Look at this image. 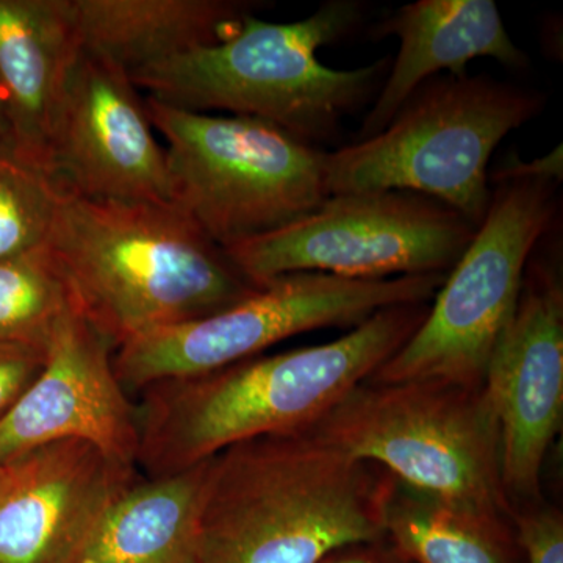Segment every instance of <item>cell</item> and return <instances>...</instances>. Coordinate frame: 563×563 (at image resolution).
Here are the masks:
<instances>
[{
	"mask_svg": "<svg viewBox=\"0 0 563 563\" xmlns=\"http://www.w3.org/2000/svg\"><path fill=\"white\" fill-rule=\"evenodd\" d=\"M429 303L387 307L333 342L147 385L136 406V466L168 476L232 444L310 428L401 350Z\"/></svg>",
	"mask_w": 563,
	"mask_h": 563,
	"instance_id": "6da1fadb",
	"label": "cell"
},
{
	"mask_svg": "<svg viewBox=\"0 0 563 563\" xmlns=\"http://www.w3.org/2000/svg\"><path fill=\"white\" fill-rule=\"evenodd\" d=\"M393 484L306 429L232 444L210 461L196 563H320L385 539Z\"/></svg>",
	"mask_w": 563,
	"mask_h": 563,
	"instance_id": "7a4b0ae2",
	"label": "cell"
},
{
	"mask_svg": "<svg viewBox=\"0 0 563 563\" xmlns=\"http://www.w3.org/2000/svg\"><path fill=\"white\" fill-rule=\"evenodd\" d=\"M47 244L74 306L113 352L262 287L173 202L63 195Z\"/></svg>",
	"mask_w": 563,
	"mask_h": 563,
	"instance_id": "3957f363",
	"label": "cell"
},
{
	"mask_svg": "<svg viewBox=\"0 0 563 563\" xmlns=\"http://www.w3.org/2000/svg\"><path fill=\"white\" fill-rule=\"evenodd\" d=\"M361 0H328L292 22L250 14L220 43L198 47L131 74L139 90L177 109L272 122L307 143L332 140L346 117L376 99L391 58L333 69L318 51L357 32Z\"/></svg>",
	"mask_w": 563,
	"mask_h": 563,
	"instance_id": "277c9868",
	"label": "cell"
},
{
	"mask_svg": "<svg viewBox=\"0 0 563 563\" xmlns=\"http://www.w3.org/2000/svg\"><path fill=\"white\" fill-rule=\"evenodd\" d=\"M544 102L543 92L483 74L432 77L384 131L328 152L329 196L418 192L479 228L492 198L493 152L539 117Z\"/></svg>",
	"mask_w": 563,
	"mask_h": 563,
	"instance_id": "5b68a950",
	"label": "cell"
},
{
	"mask_svg": "<svg viewBox=\"0 0 563 563\" xmlns=\"http://www.w3.org/2000/svg\"><path fill=\"white\" fill-rule=\"evenodd\" d=\"M306 431L440 501L515 520L498 422L483 387L365 380Z\"/></svg>",
	"mask_w": 563,
	"mask_h": 563,
	"instance_id": "8992f818",
	"label": "cell"
},
{
	"mask_svg": "<svg viewBox=\"0 0 563 563\" xmlns=\"http://www.w3.org/2000/svg\"><path fill=\"white\" fill-rule=\"evenodd\" d=\"M144 99L168 143L172 202L222 250L301 220L329 198L328 152L314 144L255 118Z\"/></svg>",
	"mask_w": 563,
	"mask_h": 563,
	"instance_id": "52a82bcc",
	"label": "cell"
},
{
	"mask_svg": "<svg viewBox=\"0 0 563 563\" xmlns=\"http://www.w3.org/2000/svg\"><path fill=\"white\" fill-rule=\"evenodd\" d=\"M488 181L487 213L433 296L428 317L368 380L483 387L493 351L520 301L526 265L558 228L561 206V181L515 176Z\"/></svg>",
	"mask_w": 563,
	"mask_h": 563,
	"instance_id": "ba28073f",
	"label": "cell"
},
{
	"mask_svg": "<svg viewBox=\"0 0 563 563\" xmlns=\"http://www.w3.org/2000/svg\"><path fill=\"white\" fill-rule=\"evenodd\" d=\"M446 274L346 279L292 273L199 320L158 329L113 352L125 390L199 376L261 355L273 344L317 329H352L399 303L431 302Z\"/></svg>",
	"mask_w": 563,
	"mask_h": 563,
	"instance_id": "9c48e42d",
	"label": "cell"
},
{
	"mask_svg": "<svg viewBox=\"0 0 563 563\" xmlns=\"http://www.w3.org/2000/svg\"><path fill=\"white\" fill-rule=\"evenodd\" d=\"M476 231L459 211L418 192H346L224 252L257 285L292 273L391 279L450 273Z\"/></svg>",
	"mask_w": 563,
	"mask_h": 563,
	"instance_id": "30bf717a",
	"label": "cell"
},
{
	"mask_svg": "<svg viewBox=\"0 0 563 563\" xmlns=\"http://www.w3.org/2000/svg\"><path fill=\"white\" fill-rule=\"evenodd\" d=\"M46 173L65 195L95 201L172 202L166 151L128 70L81 47L70 69Z\"/></svg>",
	"mask_w": 563,
	"mask_h": 563,
	"instance_id": "8fae6325",
	"label": "cell"
},
{
	"mask_svg": "<svg viewBox=\"0 0 563 563\" xmlns=\"http://www.w3.org/2000/svg\"><path fill=\"white\" fill-rule=\"evenodd\" d=\"M544 239L526 265L520 301L496 344L483 388L499 429L504 490L536 498L563 413V285ZM514 506V504H512Z\"/></svg>",
	"mask_w": 563,
	"mask_h": 563,
	"instance_id": "7c38bea8",
	"label": "cell"
},
{
	"mask_svg": "<svg viewBox=\"0 0 563 563\" xmlns=\"http://www.w3.org/2000/svg\"><path fill=\"white\" fill-rule=\"evenodd\" d=\"M62 440H84L136 465V406L114 373L110 344L76 306L58 322L43 372L0 420V463Z\"/></svg>",
	"mask_w": 563,
	"mask_h": 563,
	"instance_id": "4fadbf2b",
	"label": "cell"
},
{
	"mask_svg": "<svg viewBox=\"0 0 563 563\" xmlns=\"http://www.w3.org/2000/svg\"><path fill=\"white\" fill-rule=\"evenodd\" d=\"M136 479V465L84 440L41 444L0 463V563H68Z\"/></svg>",
	"mask_w": 563,
	"mask_h": 563,
	"instance_id": "5bb4252c",
	"label": "cell"
},
{
	"mask_svg": "<svg viewBox=\"0 0 563 563\" xmlns=\"http://www.w3.org/2000/svg\"><path fill=\"white\" fill-rule=\"evenodd\" d=\"M372 35L374 40L396 36L399 52L355 141L384 131L404 102L443 70L463 76L470 62L483 57L517 70L529 65L493 0H418L377 22Z\"/></svg>",
	"mask_w": 563,
	"mask_h": 563,
	"instance_id": "9a60e30c",
	"label": "cell"
},
{
	"mask_svg": "<svg viewBox=\"0 0 563 563\" xmlns=\"http://www.w3.org/2000/svg\"><path fill=\"white\" fill-rule=\"evenodd\" d=\"M80 51L70 0H0V98L16 157L44 173Z\"/></svg>",
	"mask_w": 563,
	"mask_h": 563,
	"instance_id": "2e32d148",
	"label": "cell"
},
{
	"mask_svg": "<svg viewBox=\"0 0 563 563\" xmlns=\"http://www.w3.org/2000/svg\"><path fill=\"white\" fill-rule=\"evenodd\" d=\"M81 47L129 76L184 52L220 43L261 0H70Z\"/></svg>",
	"mask_w": 563,
	"mask_h": 563,
	"instance_id": "e0dca14e",
	"label": "cell"
},
{
	"mask_svg": "<svg viewBox=\"0 0 563 563\" xmlns=\"http://www.w3.org/2000/svg\"><path fill=\"white\" fill-rule=\"evenodd\" d=\"M210 461L139 477L103 510L68 563H196Z\"/></svg>",
	"mask_w": 563,
	"mask_h": 563,
	"instance_id": "ac0fdd59",
	"label": "cell"
},
{
	"mask_svg": "<svg viewBox=\"0 0 563 563\" xmlns=\"http://www.w3.org/2000/svg\"><path fill=\"white\" fill-rule=\"evenodd\" d=\"M384 533L412 563H525L514 521L470 512L396 479Z\"/></svg>",
	"mask_w": 563,
	"mask_h": 563,
	"instance_id": "d6986e66",
	"label": "cell"
},
{
	"mask_svg": "<svg viewBox=\"0 0 563 563\" xmlns=\"http://www.w3.org/2000/svg\"><path fill=\"white\" fill-rule=\"evenodd\" d=\"M73 306L68 280L49 244L0 261V342L47 350Z\"/></svg>",
	"mask_w": 563,
	"mask_h": 563,
	"instance_id": "ffe728a7",
	"label": "cell"
},
{
	"mask_svg": "<svg viewBox=\"0 0 563 563\" xmlns=\"http://www.w3.org/2000/svg\"><path fill=\"white\" fill-rule=\"evenodd\" d=\"M63 195L46 173L0 154V261L49 242Z\"/></svg>",
	"mask_w": 563,
	"mask_h": 563,
	"instance_id": "44dd1931",
	"label": "cell"
},
{
	"mask_svg": "<svg viewBox=\"0 0 563 563\" xmlns=\"http://www.w3.org/2000/svg\"><path fill=\"white\" fill-rule=\"evenodd\" d=\"M514 526L525 563H563V518L559 510L517 512Z\"/></svg>",
	"mask_w": 563,
	"mask_h": 563,
	"instance_id": "7402d4cb",
	"label": "cell"
},
{
	"mask_svg": "<svg viewBox=\"0 0 563 563\" xmlns=\"http://www.w3.org/2000/svg\"><path fill=\"white\" fill-rule=\"evenodd\" d=\"M47 350L0 342V420L35 383L46 363Z\"/></svg>",
	"mask_w": 563,
	"mask_h": 563,
	"instance_id": "603a6c76",
	"label": "cell"
},
{
	"mask_svg": "<svg viewBox=\"0 0 563 563\" xmlns=\"http://www.w3.org/2000/svg\"><path fill=\"white\" fill-rule=\"evenodd\" d=\"M320 563H412L387 539L352 543L325 555Z\"/></svg>",
	"mask_w": 563,
	"mask_h": 563,
	"instance_id": "cb8c5ba5",
	"label": "cell"
},
{
	"mask_svg": "<svg viewBox=\"0 0 563 563\" xmlns=\"http://www.w3.org/2000/svg\"><path fill=\"white\" fill-rule=\"evenodd\" d=\"M547 177L562 181L563 179V154L562 146L559 144L550 154L544 157L536 158L532 162H521L512 158L509 163L496 169L488 176L490 179H499V177Z\"/></svg>",
	"mask_w": 563,
	"mask_h": 563,
	"instance_id": "d4e9b609",
	"label": "cell"
},
{
	"mask_svg": "<svg viewBox=\"0 0 563 563\" xmlns=\"http://www.w3.org/2000/svg\"><path fill=\"white\" fill-rule=\"evenodd\" d=\"M0 154L14 155L13 133H11L9 120H7L5 109H3L2 98H0Z\"/></svg>",
	"mask_w": 563,
	"mask_h": 563,
	"instance_id": "484cf974",
	"label": "cell"
}]
</instances>
